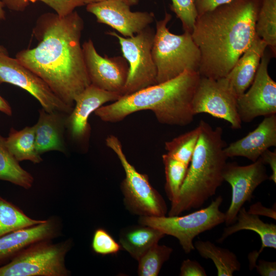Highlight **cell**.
<instances>
[{
  "mask_svg": "<svg viewBox=\"0 0 276 276\" xmlns=\"http://www.w3.org/2000/svg\"><path fill=\"white\" fill-rule=\"evenodd\" d=\"M103 1H105V0H83L85 5L90 4V3H97V2H99Z\"/></svg>",
  "mask_w": 276,
  "mask_h": 276,
  "instance_id": "41",
  "label": "cell"
},
{
  "mask_svg": "<svg viewBox=\"0 0 276 276\" xmlns=\"http://www.w3.org/2000/svg\"><path fill=\"white\" fill-rule=\"evenodd\" d=\"M232 0H194L197 16Z\"/></svg>",
  "mask_w": 276,
  "mask_h": 276,
  "instance_id": "35",
  "label": "cell"
},
{
  "mask_svg": "<svg viewBox=\"0 0 276 276\" xmlns=\"http://www.w3.org/2000/svg\"><path fill=\"white\" fill-rule=\"evenodd\" d=\"M260 158L263 163L269 165L272 171L271 175L268 177L270 180L276 183V151H271L268 149L265 151Z\"/></svg>",
  "mask_w": 276,
  "mask_h": 276,
  "instance_id": "36",
  "label": "cell"
},
{
  "mask_svg": "<svg viewBox=\"0 0 276 276\" xmlns=\"http://www.w3.org/2000/svg\"><path fill=\"white\" fill-rule=\"evenodd\" d=\"M91 247L95 252L102 255L116 254L122 248L120 244L102 228H97L94 232Z\"/></svg>",
  "mask_w": 276,
  "mask_h": 276,
  "instance_id": "33",
  "label": "cell"
},
{
  "mask_svg": "<svg viewBox=\"0 0 276 276\" xmlns=\"http://www.w3.org/2000/svg\"><path fill=\"white\" fill-rule=\"evenodd\" d=\"M172 15L165 13L156 21L152 55L157 70L156 82L176 78L186 71L198 72L200 51L188 32L176 35L170 32L167 25Z\"/></svg>",
  "mask_w": 276,
  "mask_h": 276,
  "instance_id": "5",
  "label": "cell"
},
{
  "mask_svg": "<svg viewBox=\"0 0 276 276\" xmlns=\"http://www.w3.org/2000/svg\"><path fill=\"white\" fill-rule=\"evenodd\" d=\"M69 248L67 242L52 244L46 240L34 244L1 266L0 276L68 275L65 257Z\"/></svg>",
  "mask_w": 276,
  "mask_h": 276,
  "instance_id": "8",
  "label": "cell"
},
{
  "mask_svg": "<svg viewBox=\"0 0 276 276\" xmlns=\"http://www.w3.org/2000/svg\"><path fill=\"white\" fill-rule=\"evenodd\" d=\"M198 126L197 144L178 195L171 202L169 216L200 208L224 181L223 173L228 157L224 151L226 145L222 129L213 128L203 120Z\"/></svg>",
  "mask_w": 276,
  "mask_h": 276,
  "instance_id": "4",
  "label": "cell"
},
{
  "mask_svg": "<svg viewBox=\"0 0 276 276\" xmlns=\"http://www.w3.org/2000/svg\"><path fill=\"white\" fill-rule=\"evenodd\" d=\"M262 0H232L198 16L192 37L200 53L199 74L225 78L251 44Z\"/></svg>",
  "mask_w": 276,
  "mask_h": 276,
  "instance_id": "2",
  "label": "cell"
},
{
  "mask_svg": "<svg viewBox=\"0 0 276 276\" xmlns=\"http://www.w3.org/2000/svg\"><path fill=\"white\" fill-rule=\"evenodd\" d=\"M222 201L218 196L207 207L182 216H140L138 221L176 238L189 254L195 249L193 240L197 236L224 222L225 213L219 210Z\"/></svg>",
  "mask_w": 276,
  "mask_h": 276,
  "instance_id": "7",
  "label": "cell"
},
{
  "mask_svg": "<svg viewBox=\"0 0 276 276\" xmlns=\"http://www.w3.org/2000/svg\"><path fill=\"white\" fill-rule=\"evenodd\" d=\"M276 146V116H266L258 126L245 136L226 146L227 157L242 156L256 161L269 148Z\"/></svg>",
  "mask_w": 276,
  "mask_h": 276,
  "instance_id": "17",
  "label": "cell"
},
{
  "mask_svg": "<svg viewBox=\"0 0 276 276\" xmlns=\"http://www.w3.org/2000/svg\"><path fill=\"white\" fill-rule=\"evenodd\" d=\"M0 52H8L6 48L0 45Z\"/></svg>",
  "mask_w": 276,
  "mask_h": 276,
  "instance_id": "42",
  "label": "cell"
},
{
  "mask_svg": "<svg viewBox=\"0 0 276 276\" xmlns=\"http://www.w3.org/2000/svg\"><path fill=\"white\" fill-rule=\"evenodd\" d=\"M236 221V223L224 229L218 242H222L228 236L240 231L249 230L257 233L262 244L259 251H254L248 255L249 267L251 269L255 267L260 254L265 248L276 249V225L263 222L259 216L249 213L243 206L238 212Z\"/></svg>",
  "mask_w": 276,
  "mask_h": 276,
  "instance_id": "20",
  "label": "cell"
},
{
  "mask_svg": "<svg viewBox=\"0 0 276 276\" xmlns=\"http://www.w3.org/2000/svg\"><path fill=\"white\" fill-rule=\"evenodd\" d=\"M139 0H105L87 4V12L99 23L106 24L125 37H132L149 27L154 20L152 12H132Z\"/></svg>",
  "mask_w": 276,
  "mask_h": 276,
  "instance_id": "12",
  "label": "cell"
},
{
  "mask_svg": "<svg viewBox=\"0 0 276 276\" xmlns=\"http://www.w3.org/2000/svg\"><path fill=\"white\" fill-rule=\"evenodd\" d=\"M39 112L38 121L34 125L38 152L40 155L51 151L65 152L64 134L68 114L58 111L47 112L43 108Z\"/></svg>",
  "mask_w": 276,
  "mask_h": 276,
  "instance_id": "19",
  "label": "cell"
},
{
  "mask_svg": "<svg viewBox=\"0 0 276 276\" xmlns=\"http://www.w3.org/2000/svg\"><path fill=\"white\" fill-rule=\"evenodd\" d=\"M5 140L8 150L18 162L29 160L39 164L42 161L36 149L34 125L20 130L11 128Z\"/></svg>",
  "mask_w": 276,
  "mask_h": 276,
  "instance_id": "23",
  "label": "cell"
},
{
  "mask_svg": "<svg viewBox=\"0 0 276 276\" xmlns=\"http://www.w3.org/2000/svg\"><path fill=\"white\" fill-rule=\"evenodd\" d=\"M83 28V20L75 10L64 16L43 13L33 29L37 45L15 56L72 108L76 97L91 84L80 42Z\"/></svg>",
  "mask_w": 276,
  "mask_h": 276,
  "instance_id": "1",
  "label": "cell"
},
{
  "mask_svg": "<svg viewBox=\"0 0 276 276\" xmlns=\"http://www.w3.org/2000/svg\"><path fill=\"white\" fill-rule=\"evenodd\" d=\"M57 225L52 219L17 229L0 237V264L37 243L49 240L57 233Z\"/></svg>",
  "mask_w": 276,
  "mask_h": 276,
  "instance_id": "18",
  "label": "cell"
},
{
  "mask_svg": "<svg viewBox=\"0 0 276 276\" xmlns=\"http://www.w3.org/2000/svg\"><path fill=\"white\" fill-rule=\"evenodd\" d=\"M269 61L264 53L250 88L237 97V111L242 122L276 113V83L268 74Z\"/></svg>",
  "mask_w": 276,
  "mask_h": 276,
  "instance_id": "13",
  "label": "cell"
},
{
  "mask_svg": "<svg viewBox=\"0 0 276 276\" xmlns=\"http://www.w3.org/2000/svg\"><path fill=\"white\" fill-rule=\"evenodd\" d=\"M223 178L232 188L231 204L225 213L224 222L228 226L236 222L240 209L245 202L250 201L256 189L268 179V176L265 165L259 157L246 166L226 163Z\"/></svg>",
  "mask_w": 276,
  "mask_h": 276,
  "instance_id": "14",
  "label": "cell"
},
{
  "mask_svg": "<svg viewBox=\"0 0 276 276\" xmlns=\"http://www.w3.org/2000/svg\"><path fill=\"white\" fill-rule=\"evenodd\" d=\"M199 130L198 125L195 129L165 142L167 154L189 166L197 144Z\"/></svg>",
  "mask_w": 276,
  "mask_h": 276,
  "instance_id": "28",
  "label": "cell"
},
{
  "mask_svg": "<svg viewBox=\"0 0 276 276\" xmlns=\"http://www.w3.org/2000/svg\"><path fill=\"white\" fill-rule=\"evenodd\" d=\"M200 78L199 72L186 71L170 80L123 96L94 113L105 122L116 123L133 113L148 110L161 124L186 126L193 121L192 100Z\"/></svg>",
  "mask_w": 276,
  "mask_h": 276,
  "instance_id": "3",
  "label": "cell"
},
{
  "mask_svg": "<svg viewBox=\"0 0 276 276\" xmlns=\"http://www.w3.org/2000/svg\"><path fill=\"white\" fill-rule=\"evenodd\" d=\"M194 245L200 256L213 261L218 276H232L240 270L241 264L237 257L228 249L217 246L210 241L201 240L195 241Z\"/></svg>",
  "mask_w": 276,
  "mask_h": 276,
  "instance_id": "24",
  "label": "cell"
},
{
  "mask_svg": "<svg viewBox=\"0 0 276 276\" xmlns=\"http://www.w3.org/2000/svg\"><path fill=\"white\" fill-rule=\"evenodd\" d=\"M82 47L90 84L122 96L128 74L124 58L102 56L90 39Z\"/></svg>",
  "mask_w": 276,
  "mask_h": 276,
  "instance_id": "15",
  "label": "cell"
},
{
  "mask_svg": "<svg viewBox=\"0 0 276 276\" xmlns=\"http://www.w3.org/2000/svg\"><path fill=\"white\" fill-rule=\"evenodd\" d=\"M180 276H206L204 268L199 263L195 260H184L180 268Z\"/></svg>",
  "mask_w": 276,
  "mask_h": 276,
  "instance_id": "34",
  "label": "cell"
},
{
  "mask_svg": "<svg viewBox=\"0 0 276 276\" xmlns=\"http://www.w3.org/2000/svg\"><path fill=\"white\" fill-rule=\"evenodd\" d=\"M6 137L0 134V180L28 189L33 183L32 175L24 169L8 150Z\"/></svg>",
  "mask_w": 276,
  "mask_h": 276,
  "instance_id": "25",
  "label": "cell"
},
{
  "mask_svg": "<svg viewBox=\"0 0 276 276\" xmlns=\"http://www.w3.org/2000/svg\"><path fill=\"white\" fill-rule=\"evenodd\" d=\"M171 10L180 20L185 32L192 33L197 12L194 0H171Z\"/></svg>",
  "mask_w": 276,
  "mask_h": 276,
  "instance_id": "32",
  "label": "cell"
},
{
  "mask_svg": "<svg viewBox=\"0 0 276 276\" xmlns=\"http://www.w3.org/2000/svg\"><path fill=\"white\" fill-rule=\"evenodd\" d=\"M237 97L226 78L200 76L192 100L193 113L209 114L226 121L233 129H240L242 122L237 111Z\"/></svg>",
  "mask_w": 276,
  "mask_h": 276,
  "instance_id": "10",
  "label": "cell"
},
{
  "mask_svg": "<svg viewBox=\"0 0 276 276\" xmlns=\"http://www.w3.org/2000/svg\"><path fill=\"white\" fill-rule=\"evenodd\" d=\"M267 47L266 42L256 34L250 46L225 77L237 97L251 84Z\"/></svg>",
  "mask_w": 276,
  "mask_h": 276,
  "instance_id": "21",
  "label": "cell"
},
{
  "mask_svg": "<svg viewBox=\"0 0 276 276\" xmlns=\"http://www.w3.org/2000/svg\"><path fill=\"white\" fill-rule=\"evenodd\" d=\"M256 35L263 39L275 55L276 0H262L255 26Z\"/></svg>",
  "mask_w": 276,
  "mask_h": 276,
  "instance_id": "26",
  "label": "cell"
},
{
  "mask_svg": "<svg viewBox=\"0 0 276 276\" xmlns=\"http://www.w3.org/2000/svg\"><path fill=\"white\" fill-rule=\"evenodd\" d=\"M165 236L156 228L140 224L122 229L119 242L122 248L138 261L147 250L158 243Z\"/></svg>",
  "mask_w": 276,
  "mask_h": 276,
  "instance_id": "22",
  "label": "cell"
},
{
  "mask_svg": "<svg viewBox=\"0 0 276 276\" xmlns=\"http://www.w3.org/2000/svg\"><path fill=\"white\" fill-rule=\"evenodd\" d=\"M5 5L2 0H0V20L6 19V14L4 11Z\"/></svg>",
  "mask_w": 276,
  "mask_h": 276,
  "instance_id": "40",
  "label": "cell"
},
{
  "mask_svg": "<svg viewBox=\"0 0 276 276\" xmlns=\"http://www.w3.org/2000/svg\"><path fill=\"white\" fill-rule=\"evenodd\" d=\"M44 221L29 217L19 209L0 197V237L11 232Z\"/></svg>",
  "mask_w": 276,
  "mask_h": 276,
  "instance_id": "27",
  "label": "cell"
},
{
  "mask_svg": "<svg viewBox=\"0 0 276 276\" xmlns=\"http://www.w3.org/2000/svg\"><path fill=\"white\" fill-rule=\"evenodd\" d=\"M249 213L257 215L266 216L274 220L276 219L275 209L264 206L260 202H258L250 205L248 211Z\"/></svg>",
  "mask_w": 276,
  "mask_h": 276,
  "instance_id": "38",
  "label": "cell"
},
{
  "mask_svg": "<svg viewBox=\"0 0 276 276\" xmlns=\"http://www.w3.org/2000/svg\"><path fill=\"white\" fill-rule=\"evenodd\" d=\"M107 34L117 38L129 64L123 96L157 84V70L152 55L155 32L147 27L132 37H125L114 31Z\"/></svg>",
  "mask_w": 276,
  "mask_h": 276,
  "instance_id": "9",
  "label": "cell"
},
{
  "mask_svg": "<svg viewBox=\"0 0 276 276\" xmlns=\"http://www.w3.org/2000/svg\"><path fill=\"white\" fill-rule=\"evenodd\" d=\"M9 83L28 92L47 112L70 113L73 108L61 101L39 77L23 65L16 58L0 52V84Z\"/></svg>",
  "mask_w": 276,
  "mask_h": 276,
  "instance_id": "11",
  "label": "cell"
},
{
  "mask_svg": "<svg viewBox=\"0 0 276 276\" xmlns=\"http://www.w3.org/2000/svg\"><path fill=\"white\" fill-rule=\"evenodd\" d=\"M257 271L261 276H275L276 262L260 260L256 264Z\"/></svg>",
  "mask_w": 276,
  "mask_h": 276,
  "instance_id": "37",
  "label": "cell"
},
{
  "mask_svg": "<svg viewBox=\"0 0 276 276\" xmlns=\"http://www.w3.org/2000/svg\"><path fill=\"white\" fill-rule=\"evenodd\" d=\"M0 111L11 116L12 114V108L9 103L0 95Z\"/></svg>",
  "mask_w": 276,
  "mask_h": 276,
  "instance_id": "39",
  "label": "cell"
},
{
  "mask_svg": "<svg viewBox=\"0 0 276 276\" xmlns=\"http://www.w3.org/2000/svg\"><path fill=\"white\" fill-rule=\"evenodd\" d=\"M122 95L90 84L75 99V104L66 118V129L72 139L82 142L88 138L90 128L88 119L97 109L109 102L119 100Z\"/></svg>",
  "mask_w": 276,
  "mask_h": 276,
  "instance_id": "16",
  "label": "cell"
},
{
  "mask_svg": "<svg viewBox=\"0 0 276 276\" xmlns=\"http://www.w3.org/2000/svg\"><path fill=\"white\" fill-rule=\"evenodd\" d=\"M173 249L158 243L151 246L137 261V274L140 276L158 275L164 264L169 259Z\"/></svg>",
  "mask_w": 276,
  "mask_h": 276,
  "instance_id": "29",
  "label": "cell"
},
{
  "mask_svg": "<svg viewBox=\"0 0 276 276\" xmlns=\"http://www.w3.org/2000/svg\"><path fill=\"white\" fill-rule=\"evenodd\" d=\"M8 9L15 12L24 11L31 4L40 2L52 9L60 16H64L85 5L83 0H2Z\"/></svg>",
  "mask_w": 276,
  "mask_h": 276,
  "instance_id": "31",
  "label": "cell"
},
{
  "mask_svg": "<svg viewBox=\"0 0 276 276\" xmlns=\"http://www.w3.org/2000/svg\"><path fill=\"white\" fill-rule=\"evenodd\" d=\"M162 159L166 177L165 189L168 198L172 202L178 195L189 166L167 153L162 155Z\"/></svg>",
  "mask_w": 276,
  "mask_h": 276,
  "instance_id": "30",
  "label": "cell"
},
{
  "mask_svg": "<svg viewBox=\"0 0 276 276\" xmlns=\"http://www.w3.org/2000/svg\"><path fill=\"white\" fill-rule=\"evenodd\" d=\"M105 143L118 157L125 173L121 189L126 209L140 216H165L167 206L165 200L151 186L147 175L139 172L129 163L120 140L114 135H109Z\"/></svg>",
  "mask_w": 276,
  "mask_h": 276,
  "instance_id": "6",
  "label": "cell"
}]
</instances>
